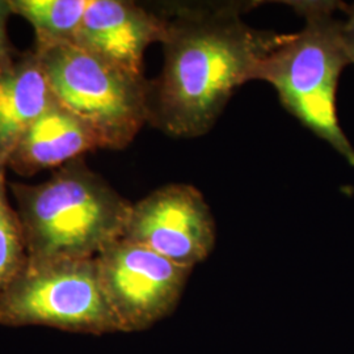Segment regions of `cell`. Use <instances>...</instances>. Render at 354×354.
<instances>
[{"instance_id": "obj_1", "label": "cell", "mask_w": 354, "mask_h": 354, "mask_svg": "<svg viewBox=\"0 0 354 354\" xmlns=\"http://www.w3.org/2000/svg\"><path fill=\"white\" fill-rule=\"evenodd\" d=\"M253 3L171 6L165 66L151 82L150 122L176 138H196L214 127L230 97L256 80L266 57L289 33L256 29L241 13Z\"/></svg>"}, {"instance_id": "obj_2", "label": "cell", "mask_w": 354, "mask_h": 354, "mask_svg": "<svg viewBox=\"0 0 354 354\" xmlns=\"http://www.w3.org/2000/svg\"><path fill=\"white\" fill-rule=\"evenodd\" d=\"M29 260L95 259L122 238L131 205L83 158L37 185L12 183Z\"/></svg>"}, {"instance_id": "obj_3", "label": "cell", "mask_w": 354, "mask_h": 354, "mask_svg": "<svg viewBox=\"0 0 354 354\" xmlns=\"http://www.w3.org/2000/svg\"><path fill=\"white\" fill-rule=\"evenodd\" d=\"M304 19V26L272 51L256 80L277 91L282 105L304 127L354 167V149L344 134L336 108L342 70L351 64L342 37V1H286Z\"/></svg>"}, {"instance_id": "obj_4", "label": "cell", "mask_w": 354, "mask_h": 354, "mask_svg": "<svg viewBox=\"0 0 354 354\" xmlns=\"http://www.w3.org/2000/svg\"><path fill=\"white\" fill-rule=\"evenodd\" d=\"M53 96L77 117L102 149L127 147L150 122L151 82L74 42L35 48Z\"/></svg>"}, {"instance_id": "obj_5", "label": "cell", "mask_w": 354, "mask_h": 354, "mask_svg": "<svg viewBox=\"0 0 354 354\" xmlns=\"http://www.w3.org/2000/svg\"><path fill=\"white\" fill-rule=\"evenodd\" d=\"M0 326L74 333L121 332L95 259L29 260L0 298Z\"/></svg>"}, {"instance_id": "obj_6", "label": "cell", "mask_w": 354, "mask_h": 354, "mask_svg": "<svg viewBox=\"0 0 354 354\" xmlns=\"http://www.w3.org/2000/svg\"><path fill=\"white\" fill-rule=\"evenodd\" d=\"M121 332H142L174 314L193 269L120 238L96 256Z\"/></svg>"}, {"instance_id": "obj_7", "label": "cell", "mask_w": 354, "mask_h": 354, "mask_svg": "<svg viewBox=\"0 0 354 354\" xmlns=\"http://www.w3.org/2000/svg\"><path fill=\"white\" fill-rule=\"evenodd\" d=\"M122 238L193 269L214 250V216L197 188L168 184L131 205Z\"/></svg>"}, {"instance_id": "obj_8", "label": "cell", "mask_w": 354, "mask_h": 354, "mask_svg": "<svg viewBox=\"0 0 354 354\" xmlns=\"http://www.w3.org/2000/svg\"><path fill=\"white\" fill-rule=\"evenodd\" d=\"M163 13L133 1L89 0L74 44L134 75H143V57L155 42H163Z\"/></svg>"}, {"instance_id": "obj_9", "label": "cell", "mask_w": 354, "mask_h": 354, "mask_svg": "<svg viewBox=\"0 0 354 354\" xmlns=\"http://www.w3.org/2000/svg\"><path fill=\"white\" fill-rule=\"evenodd\" d=\"M53 99L36 51L0 55V169Z\"/></svg>"}, {"instance_id": "obj_10", "label": "cell", "mask_w": 354, "mask_h": 354, "mask_svg": "<svg viewBox=\"0 0 354 354\" xmlns=\"http://www.w3.org/2000/svg\"><path fill=\"white\" fill-rule=\"evenodd\" d=\"M99 149L100 143L88 127L54 97L17 143L7 168L21 176H33Z\"/></svg>"}, {"instance_id": "obj_11", "label": "cell", "mask_w": 354, "mask_h": 354, "mask_svg": "<svg viewBox=\"0 0 354 354\" xmlns=\"http://www.w3.org/2000/svg\"><path fill=\"white\" fill-rule=\"evenodd\" d=\"M13 15L35 28L36 48L74 42L89 0H10Z\"/></svg>"}, {"instance_id": "obj_12", "label": "cell", "mask_w": 354, "mask_h": 354, "mask_svg": "<svg viewBox=\"0 0 354 354\" xmlns=\"http://www.w3.org/2000/svg\"><path fill=\"white\" fill-rule=\"evenodd\" d=\"M29 261L26 234L7 196L6 169H0V298Z\"/></svg>"}, {"instance_id": "obj_13", "label": "cell", "mask_w": 354, "mask_h": 354, "mask_svg": "<svg viewBox=\"0 0 354 354\" xmlns=\"http://www.w3.org/2000/svg\"><path fill=\"white\" fill-rule=\"evenodd\" d=\"M10 15H13L10 0H0V55H7L15 51L7 33V23Z\"/></svg>"}, {"instance_id": "obj_14", "label": "cell", "mask_w": 354, "mask_h": 354, "mask_svg": "<svg viewBox=\"0 0 354 354\" xmlns=\"http://www.w3.org/2000/svg\"><path fill=\"white\" fill-rule=\"evenodd\" d=\"M342 13L345 15L342 19V37L351 64H354V4H345Z\"/></svg>"}]
</instances>
